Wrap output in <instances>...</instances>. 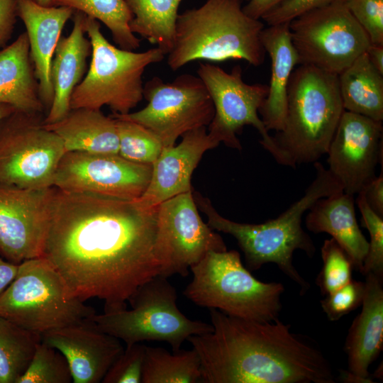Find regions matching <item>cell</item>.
I'll use <instances>...</instances> for the list:
<instances>
[{
  "label": "cell",
  "mask_w": 383,
  "mask_h": 383,
  "mask_svg": "<svg viewBox=\"0 0 383 383\" xmlns=\"http://www.w3.org/2000/svg\"><path fill=\"white\" fill-rule=\"evenodd\" d=\"M196 73L214 106L213 118L207 126L209 135L218 144L222 142L227 147L241 150L237 135L245 126H252L262 137L260 144L279 163V152L258 112L267 95L268 85L245 83L240 65L227 72L218 66L199 62Z\"/></svg>",
  "instance_id": "13"
},
{
  "label": "cell",
  "mask_w": 383,
  "mask_h": 383,
  "mask_svg": "<svg viewBox=\"0 0 383 383\" xmlns=\"http://www.w3.org/2000/svg\"><path fill=\"white\" fill-rule=\"evenodd\" d=\"M305 218L306 228L326 233L348 253L354 269L361 272L369 242L357 224L354 195L343 191L318 199Z\"/></svg>",
  "instance_id": "23"
},
{
  "label": "cell",
  "mask_w": 383,
  "mask_h": 383,
  "mask_svg": "<svg viewBox=\"0 0 383 383\" xmlns=\"http://www.w3.org/2000/svg\"><path fill=\"white\" fill-rule=\"evenodd\" d=\"M365 282L352 279L326 296L321 301L328 319L335 321L361 306L365 294Z\"/></svg>",
  "instance_id": "37"
},
{
  "label": "cell",
  "mask_w": 383,
  "mask_h": 383,
  "mask_svg": "<svg viewBox=\"0 0 383 383\" xmlns=\"http://www.w3.org/2000/svg\"><path fill=\"white\" fill-rule=\"evenodd\" d=\"M314 167L316 177L301 198L276 218L260 224L231 221L219 214L208 198L193 192L197 208L207 218V224L213 230L229 234L237 240L249 270L274 263L300 287L301 293L306 292L310 284L293 265L294 252L300 250L311 257L316 251L312 239L302 228V217L318 199L343 191L321 162H314Z\"/></svg>",
  "instance_id": "3"
},
{
  "label": "cell",
  "mask_w": 383,
  "mask_h": 383,
  "mask_svg": "<svg viewBox=\"0 0 383 383\" xmlns=\"http://www.w3.org/2000/svg\"><path fill=\"white\" fill-rule=\"evenodd\" d=\"M86 17L82 12L75 11L71 33L61 36L57 45L50 68L54 96L44 123H55L69 113L72 94L87 72L91 44L85 36Z\"/></svg>",
  "instance_id": "22"
},
{
  "label": "cell",
  "mask_w": 383,
  "mask_h": 383,
  "mask_svg": "<svg viewBox=\"0 0 383 383\" xmlns=\"http://www.w3.org/2000/svg\"><path fill=\"white\" fill-rule=\"evenodd\" d=\"M40 341V335L0 316V383H17Z\"/></svg>",
  "instance_id": "31"
},
{
  "label": "cell",
  "mask_w": 383,
  "mask_h": 383,
  "mask_svg": "<svg viewBox=\"0 0 383 383\" xmlns=\"http://www.w3.org/2000/svg\"><path fill=\"white\" fill-rule=\"evenodd\" d=\"M365 200L370 207L379 216L383 217V169L378 177H375L362 190Z\"/></svg>",
  "instance_id": "41"
},
{
  "label": "cell",
  "mask_w": 383,
  "mask_h": 383,
  "mask_svg": "<svg viewBox=\"0 0 383 383\" xmlns=\"http://www.w3.org/2000/svg\"><path fill=\"white\" fill-rule=\"evenodd\" d=\"M133 14L131 32L155 45L165 55L172 50L178 9L182 0H126Z\"/></svg>",
  "instance_id": "28"
},
{
  "label": "cell",
  "mask_w": 383,
  "mask_h": 383,
  "mask_svg": "<svg viewBox=\"0 0 383 383\" xmlns=\"http://www.w3.org/2000/svg\"><path fill=\"white\" fill-rule=\"evenodd\" d=\"M148 104L135 112L111 116L131 121L150 131L163 147L175 145L185 133L207 127L214 106L204 84L198 77L182 74L169 82L154 77L143 86Z\"/></svg>",
  "instance_id": "12"
},
{
  "label": "cell",
  "mask_w": 383,
  "mask_h": 383,
  "mask_svg": "<svg viewBox=\"0 0 383 383\" xmlns=\"http://www.w3.org/2000/svg\"><path fill=\"white\" fill-rule=\"evenodd\" d=\"M0 103L23 112L45 111L40 98L26 32L0 50Z\"/></svg>",
  "instance_id": "26"
},
{
  "label": "cell",
  "mask_w": 383,
  "mask_h": 383,
  "mask_svg": "<svg viewBox=\"0 0 383 383\" xmlns=\"http://www.w3.org/2000/svg\"><path fill=\"white\" fill-rule=\"evenodd\" d=\"M16 9L26 27L40 98L48 111L54 96L52 60L62 31L75 11L65 6H43L32 0H16Z\"/></svg>",
  "instance_id": "20"
},
{
  "label": "cell",
  "mask_w": 383,
  "mask_h": 383,
  "mask_svg": "<svg viewBox=\"0 0 383 383\" xmlns=\"http://www.w3.org/2000/svg\"><path fill=\"white\" fill-rule=\"evenodd\" d=\"M157 206L52 187L43 256L73 296L103 300L104 312L127 308L135 291L161 272Z\"/></svg>",
  "instance_id": "1"
},
{
  "label": "cell",
  "mask_w": 383,
  "mask_h": 383,
  "mask_svg": "<svg viewBox=\"0 0 383 383\" xmlns=\"http://www.w3.org/2000/svg\"><path fill=\"white\" fill-rule=\"evenodd\" d=\"M43 125L62 140L65 152L118 154L116 120L101 110L70 109L62 119Z\"/></svg>",
  "instance_id": "25"
},
{
  "label": "cell",
  "mask_w": 383,
  "mask_h": 383,
  "mask_svg": "<svg viewBox=\"0 0 383 383\" xmlns=\"http://www.w3.org/2000/svg\"><path fill=\"white\" fill-rule=\"evenodd\" d=\"M213 329L188 341L204 383H335L332 366L311 338L278 318L245 320L210 309Z\"/></svg>",
  "instance_id": "2"
},
{
  "label": "cell",
  "mask_w": 383,
  "mask_h": 383,
  "mask_svg": "<svg viewBox=\"0 0 383 383\" xmlns=\"http://www.w3.org/2000/svg\"><path fill=\"white\" fill-rule=\"evenodd\" d=\"M361 312L353 320L345 339L348 372L362 383L374 382L369 367L383 346V277L365 275Z\"/></svg>",
  "instance_id": "21"
},
{
  "label": "cell",
  "mask_w": 383,
  "mask_h": 383,
  "mask_svg": "<svg viewBox=\"0 0 383 383\" xmlns=\"http://www.w3.org/2000/svg\"><path fill=\"white\" fill-rule=\"evenodd\" d=\"M91 318L41 335L42 342L65 357L73 383L101 382L124 350L119 339L101 331Z\"/></svg>",
  "instance_id": "18"
},
{
  "label": "cell",
  "mask_w": 383,
  "mask_h": 383,
  "mask_svg": "<svg viewBox=\"0 0 383 383\" xmlns=\"http://www.w3.org/2000/svg\"><path fill=\"white\" fill-rule=\"evenodd\" d=\"M260 41L271 59V77L267 95L258 112L268 131H279L284 126L286 116L289 80L298 65L289 22L264 28Z\"/></svg>",
  "instance_id": "24"
},
{
  "label": "cell",
  "mask_w": 383,
  "mask_h": 383,
  "mask_svg": "<svg viewBox=\"0 0 383 383\" xmlns=\"http://www.w3.org/2000/svg\"><path fill=\"white\" fill-rule=\"evenodd\" d=\"M298 65L338 74L372 45L367 33L338 1L307 11L289 22Z\"/></svg>",
  "instance_id": "11"
},
{
  "label": "cell",
  "mask_w": 383,
  "mask_h": 383,
  "mask_svg": "<svg viewBox=\"0 0 383 383\" xmlns=\"http://www.w3.org/2000/svg\"><path fill=\"white\" fill-rule=\"evenodd\" d=\"M146 345L137 343L126 349L111 365L101 382L141 383Z\"/></svg>",
  "instance_id": "36"
},
{
  "label": "cell",
  "mask_w": 383,
  "mask_h": 383,
  "mask_svg": "<svg viewBox=\"0 0 383 383\" xmlns=\"http://www.w3.org/2000/svg\"><path fill=\"white\" fill-rule=\"evenodd\" d=\"M321 254L323 267L316 284L321 294L326 296L353 279L354 267L348 253L332 238L324 240Z\"/></svg>",
  "instance_id": "34"
},
{
  "label": "cell",
  "mask_w": 383,
  "mask_h": 383,
  "mask_svg": "<svg viewBox=\"0 0 383 383\" xmlns=\"http://www.w3.org/2000/svg\"><path fill=\"white\" fill-rule=\"evenodd\" d=\"M190 270L193 278L183 294L196 305L250 321L278 318L284 286L257 279L238 251H210Z\"/></svg>",
  "instance_id": "6"
},
{
  "label": "cell",
  "mask_w": 383,
  "mask_h": 383,
  "mask_svg": "<svg viewBox=\"0 0 383 383\" xmlns=\"http://www.w3.org/2000/svg\"><path fill=\"white\" fill-rule=\"evenodd\" d=\"M95 313L93 307L70 293L43 256L20 263L16 276L0 295V316L40 335Z\"/></svg>",
  "instance_id": "8"
},
{
  "label": "cell",
  "mask_w": 383,
  "mask_h": 383,
  "mask_svg": "<svg viewBox=\"0 0 383 383\" xmlns=\"http://www.w3.org/2000/svg\"><path fill=\"white\" fill-rule=\"evenodd\" d=\"M113 118L118 137V155L131 162L152 165L163 148L157 137L139 123Z\"/></svg>",
  "instance_id": "32"
},
{
  "label": "cell",
  "mask_w": 383,
  "mask_h": 383,
  "mask_svg": "<svg viewBox=\"0 0 383 383\" xmlns=\"http://www.w3.org/2000/svg\"><path fill=\"white\" fill-rule=\"evenodd\" d=\"M85 26L91 44V61L72 94L70 109L101 110L107 106L113 113H130L143 99L145 68L162 61L165 53L157 47L143 52L116 47L104 37L99 21L88 16Z\"/></svg>",
  "instance_id": "7"
},
{
  "label": "cell",
  "mask_w": 383,
  "mask_h": 383,
  "mask_svg": "<svg viewBox=\"0 0 383 383\" xmlns=\"http://www.w3.org/2000/svg\"><path fill=\"white\" fill-rule=\"evenodd\" d=\"M177 293L167 277L157 275L141 285L127 308L95 313L91 318L103 331L126 345L143 341L168 343L177 352L190 336L211 332V324L192 320L177 304Z\"/></svg>",
  "instance_id": "9"
},
{
  "label": "cell",
  "mask_w": 383,
  "mask_h": 383,
  "mask_svg": "<svg viewBox=\"0 0 383 383\" xmlns=\"http://www.w3.org/2000/svg\"><path fill=\"white\" fill-rule=\"evenodd\" d=\"M287 0H249L243 6L245 14L255 19H261L270 11Z\"/></svg>",
  "instance_id": "42"
},
{
  "label": "cell",
  "mask_w": 383,
  "mask_h": 383,
  "mask_svg": "<svg viewBox=\"0 0 383 383\" xmlns=\"http://www.w3.org/2000/svg\"><path fill=\"white\" fill-rule=\"evenodd\" d=\"M18 269V265L10 262L0 256V295L13 280Z\"/></svg>",
  "instance_id": "43"
},
{
  "label": "cell",
  "mask_w": 383,
  "mask_h": 383,
  "mask_svg": "<svg viewBox=\"0 0 383 383\" xmlns=\"http://www.w3.org/2000/svg\"><path fill=\"white\" fill-rule=\"evenodd\" d=\"M366 52L374 67L383 74V45H371Z\"/></svg>",
  "instance_id": "44"
},
{
  "label": "cell",
  "mask_w": 383,
  "mask_h": 383,
  "mask_svg": "<svg viewBox=\"0 0 383 383\" xmlns=\"http://www.w3.org/2000/svg\"><path fill=\"white\" fill-rule=\"evenodd\" d=\"M151 174L152 165L131 162L118 154L66 152L53 187L65 192L135 201L146 190Z\"/></svg>",
  "instance_id": "15"
},
{
  "label": "cell",
  "mask_w": 383,
  "mask_h": 383,
  "mask_svg": "<svg viewBox=\"0 0 383 383\" xmlns=\"http://www.w3.org/2000/svg\"><path fill=\"white\" fill-rule=\"evenodd\" d=\"M72 377L65 357L40 341L26 370L17 383H70Z\"/></svg>",
  "instance_id": "33"
},
{
  "label": "cell",
  "mask_w": 383,
  "mask_h": 383,
  "mask_svg": "<svg viewBox=\"0 0 383 383\" xmlns=\"http://www.w3.org/2000/svg\"><path fill=\"white\" fill-rule=\"evenodd\" d=\"M206 128L185 133L177 145L163 147L152 164L151 178L146 190L133 201L138 206H157L173 196L192 191V175L204 153L219 145L209 135Z\"/></svg>",
  "instance_id": "19"
},
{
  "label": "cell",
  "mask_w": 383,
  "mask_h": 383,
  "mask_svg": "<svg viewBox=\"0 0 383 383\" xmlns=\"http://www.w3.org/2000/svg\"><path fill=\"white\" fill-rule=\"evenodd\" d=\"M264 28L244 13L241 0H206L178 15L167 65L177 71L196 60H243L260 66L266 53L260 41Z\"/></svg>",
  "instance_id": "5"
},
{
  "label": "cell",
  "mask_w": 383,
  "mask_h": 383,
  "mask_svg": "<svg viewBox=\"0 0 383 383\" xmlns=\"http://www.w3.org/2000/svg\"><path fill=\"white\" fill-rule=\"evenodd\" d=\"M356 201L361 213V225L370 236L360 273L365 276L373 273L383 277V217L370 209L362 191L357 194Z\"/></svg>",
  "instance_id": "35"
},
{
  "label": "cell",
  "mask_w": 383,
  "mask_h": 383,
  "mask_svg": "<svg viewBox=\"0 0 383 383\" xmlns=\"http://www.w3.org/2000/svg\"><path fill=\"white\" fill-rule=\"evenodd\" d=\"M52 187L0 185V256L13 264L43 255Z\"/></svg>",
  "instance_id": "17"
},
{
  "label": "cell",
  "mask_w": 383,
  "mask_h": 383,
  "mask_svg": "<svg viewBox=\"0 0 383 383\" xmlns=\"http://www.w3.org/2000/svg\"><path fill=\"white\" fill-rule=\"evenodd\" d=\"M17 18L16 0H0V48L11 39Z\"/></svg>",
  "instance_id": "40"
},
{
  "label": "cell",
  "mask_w": 383,
  "mask_h": 383,
  "mask_svg": "<svg viewBox=\"0 0 383 383\" xmlns=\"http://www.w3.org/2000/svg\"><path fill=\"white\" fill-rule=\"evenodd\" d=\"M343 111L338 74L299 65L289 80L284 126L272 136L279 164L296 168L317 162L327 153Z\"/></svg>",
  "instance_id": "4"
},
{
  "label": "cell",
  "mask_w": 383,
  "mask_h": 383,
  "mask_svg": "<svg viewBox=\"0 0 383 383\" xmlns=\"http://www.w3.org/2000/svg\"><path fill=\"white\" fill-rule=\"evenodd\" d=\"M157 248L160 275L186 277L192 266L210 251H225L221 236L201 219L192 191L157 206Z\"/></svg>",
  "instance_id": "14"
},
{
  "label": "cell",
  "mask_w": 383,
  "mask_h": 383,
  "mask_svg": "<svg viewBox=\"0 0 383 383\" xmlns=\"http://www.w3.org/2000/svg\"><path fill=\"white\" fill-rule=\"evenodd\" d=\"M16 111H18L11 105L0 103V121L9 116Z\"/></svg>",
  "instance_id": "45"
},
{
  "label": "cell",
  "mask_w": 383,
  "mask_h": 383,
  "mask_svg": "<svg viewBox=\"0 0 383 383\" xmlns=\"http://www.w3.org/2000/svg\"><path fill=\"white\" fill-rule=\"evenodd\" d=\"M53 6H65L102 22L120 48L135 50L140 40L130 29L133 18L126 0H52Z\"/></svg>",
  "instance_id": "30"
},
{
  "label": "cell",
  "mask_w": 383,
  "mask_h": 383,
  "mask_svg": "<svg viewBox=\"0 0 383 383\" xmlns=\"http://www.w3.org/2000/svg\"><path fill=\"white\" fill-rule=\"evenodd\" d=\"M196 382H201V361L194 348L171 354L162 348L145 347L141 383Z\"/></svg>",
  "instance_id": "29"
},
{
  "label": "cell",
  "mask_w": 383,
  "mask_h": 383,
  "mask_svg": "<svg viewBox=\"0 0 383 383\" xmlns=\"http://www.w3.org/2000/svg\"><path fill=\"white\" fill-rule=\"evenodd\" d=\"M344 110L383 121V74L367 52L338 74Z\"/></svg>",
  "instance_id": "27"
},
{
  "label": "cell",
  "mask_w": 383,
  "mask_h": 383,
  "mask_svg": "<svg viewBox=\"0 0 383 383\" xmlns=\"http://www.w3.org/2000/svg\"><path fill=\"white\" fill-rule=\"evenodd\" d=\"M246 1H249V0H246Z\"/></svg>",
  "instance_id": "47"
},
{
  "label": "cell",
  "mask_w": 383,
  "mask_h": 383,
  "mask_svg": "<svg viewBox=\"0 0 383 383\" xmlns=\"http://www.w3.org/2000/svg\"><path fill=\"white\" fill-rule=\"evenodd\" d=\"M34 2L43 6H52V0H32Z\"/></svg>",
  "instance_id": "46"
},
{
  "label": "cell",
  "mask_w": 383,
  "mask_h": 383,
  "mask_svg": "<svg viewBox=\"0 0 383 383\" xmlns=\"http://www.w3.org/2000/svg\"><path fill=\"white\" fill-rule=\"evenodd\" d=\"M382 122L344 110L328 147V171L344 192L357 194L382 162Z\"/></svg>",
  "instance_id": "16"
},
{
  "label": "cell",
  "mask_w": 383,
  "mask_h": 383,
  "mask_svg": "<svg viewBox=\"0 0 383 383\" xmlns=\"http://www.w3.org/2000/svg\"><path fill=\"white\" fill-rule=\"evenodd\" d=\"M43 113L16 111L0 121V185L28 189L53 187L65 153L62 140L43 125Z\"/></svg>",
  "instance_id": "10"
},
{
  "label": "cell",
  "mask_w": 383,
  "mask_h": 383,
  "mask_svg": "<svg viewBox=\"0 0 383 383\" xmlns=\"http://www.w3.org/2000/svg\"><path fill=\"white\" fill-rule=\"evenodd\" d=\"M345 0H287L261 18L268 26L290 22L295 18L311 10Z\"/></svg>",
  "instance_id": "39"
},
{
  "label": "cell",
  "mask_w": 383,
  "mask_h": 383,
  "mask_svg": "<svg viewBox=\"0 0 383 383\" xmlns=\"http://www.w3.org/2000/svg\"><path fill=\"white\" fill-rule=\"evenodd\" d=\"M355 19L374 45H383V0H345Z\"/></svg>",
  "instance_id": "38"
}]
</instances>
